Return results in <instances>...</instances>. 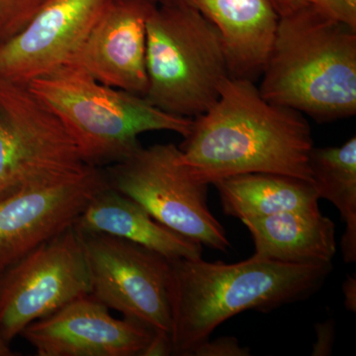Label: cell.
Wrapping results in <instances>:
<instances>
[{"mask_svg": "<svg viewBox=\"0 0 356 356\" xmlns=\"http://www.w3.org/2000/svg\"><path fill=\"white\" fill-rule=\"evenodd\" d=\"M184 139L181 163L204 184L254 172L313 182L309 156L314 140L305 115L267 102L250 79L229 77L213 106L193 118Z\"/></svg>", "mask_w": 356, "mask_h": 356, "instance_id": "obj_1", "label": "cell"}, {"mask_svg": "<svg viewBox=\"0 0 356 356\" xmlns=\"http://www.w3.org/2000/svg\"><path fill=\"white\" fill-rule=\"evenodd\" d=\"M170 261L172 355L191 356L229 318L305 300L324 285L331 264H284L252 255L227 264L202 257Z\"/></svg>", "mask_w": 356, "mask_h": 356, "instance_id": "obj_2", "label": "cell"}, {"mask_svg": "<svg viewBox=\"0 0 356 356\" xmlns=\"http://www.w3.org/2000/svg\"><path fill=\"white\" fill-rule=\"evenodd\" d=\"M267 102L318 122L356 113V30L313 3L280 16L261 72Z\"/></svg>", "mask_w": 356, "mask_h": 356, "instance_id": "obj_3", "label": "cell"}, {"mask_svg": "<svg viewBox=\"0 0 356 356\" xmlns=\"http://www.w3.org/2000/svg\"><path fill=\"white\" fill-rule=\"evenodd\" d=\"M27 86L62 122L84 163L95 168L128 158L142 147L143 133L170 131L185 138L193 121L166 113L144 96L99 83L72 64Z\"/></svg>", "mask_w": 356, "mask_h": 356, "instance_id": "obj_4", "label": "cell"}, {"mask_svg": "<svg viewBox=\"0 0 356 356\" xmlns=\"http://www.w3.org/2000/svg\"><path fill=\"white\" fill-rule=\"evenodd\" d=\"M145 98L166 113L195 118L232 77L221 33L198 11L161 6L147 23Z\"/></svg>", "mask_w": 356, "mask_h": 356, "instance_id": "obj_5", "label": "cell"}, {"mask_svg": "<svg viewBox=\"0 0 356 356\" xmlns=\"http://www.w3.org/2000/svg\"><path fill=\"white\" fill-rule=\"evenodd\" d=\"M175 144L140 147L105 170L110 187L140 204L154 220L179 235L228 252L226 231L207 204L209 185L181 163Z\"/></svg>", "mask_w": 356, "mask_h": 356, "instance_id": "obj_6", "label": "cell"}, {"mask_svg": "<svg viewBox=\"0 0 356 356\" xmlns=\"http://www.w3.org/2000/svg\"><path fill=\"white\" fill-rule=\"evenodd\" d=\"M88 166L50 107L27 84L0 77V198Z\"/></svg>", "mask_w": 356, "mask_h": 356, "instance_id": "obj_7", "label": "cell"}, {"mask_svg": "<svg viewBox=\"0 0 356 356\" xmlns=\"http://www.w3.org/2000/svg\"><path fill=\"white\" fill-rule=\"evenodd\" d=\"M90 292L83 240L72 225L0 273V332L10 343L32 323Z\"/></svg>", "mask_w": 356, "mask_h": 356, "instance_id": "obj_8", "label": "cell"}, {"mask_svg": "<svg viewBox=\"0 0 356 356\" xmlns=\"http://www.w3.org/2000/svg\"><path fill=\"white\" fill-rule=\"evenodd\" d=\"M79 235L90 273L91 296L125 318L170 334V259L117 236Z\"/></svg>", "mask_w": 356, "mask_h": 356, "instance_id": "obj_9", "label": "cell"}, {"mask_svg": "<svg viewBox=\"0 0 356 356\" xmlns=\"http://www.w3.org/2000/svg\"><path fill=\"white\" fill-rule=\"evenodd\" d=\"M108 185L105 170L88 165L72 177L0 198V273L72 226Z\"/></svg>", "mask_w": 356, "mask_h": 356, "instance_id": "obj_10", "label": "cell"}, {"mask_svg": "<svg viewBox=\"0 0 356 356\" xmlns=\"http://www.w3.org/2000/svg\"><path fill=\"white\" fill-rule=\"evenodd\" d=\"M106 0H44L27 25L0 44V77L27 84L70 64Z\"/></svg>", "mask_w": 356, "mask_h": 356, "instance_id": "obj_11", "label": "cell"}, {"mask_svg": "<svg viewBox=\"0 0 356 356\" xmlns=\"http://www.w3.org/2000/svg\"><path fill=\"white\" fill-rule=\"evenodd\" d=\"M91 295L67 304L21 332L38 356H140L154 330L114 318Z\"/></svg>", "mask_w": 356, "mask_h": 356, "instance_id": "obj_12", "label": "cell"}, {"mask_svg": "<svg viewBox=\"0 0 356 356\" xmlns=\"http://www.w3.org/2000/svg\"><path fill=\"white\" fill-rule=\"evenodd\" d=\"M159 6L158 0H106L70 64L99 83L146 95L147 23Z\"/></svg>", "mask_w": 356, "mask_h": 356, "instance_id": "obj_13", "label": "cell"}, {"mask_svg": "<svg viewBox=\"0 0 356 356\" xmlns=\"http://www.w3.org/2000/svg\"><path fill=\"white\" fill-rule=\"evenodd\" d=\"M186 6L216 26L232 77L257 81L266 65L280 16L269 0H158Z\"/></svg>", "mask_w": 356, "mask_h": 356, "instance_id": "obj_14", "label": "cell"}, {"mask_svg": "<svg viewBox=\"0 0 356 356\" xmlns=\"http://www.w3.org/2000/svg\"><path fill=\"white\" fill-rule=\"evenodd\" d=\"M74 227L81 234H105L138 243L170 261L202 257L201 243L163 226L140 204L109 185L91 198Z\"/></svg>", "mask_w": 356, "mask_h": 356, "instance_id": "obj_15", "label": "cell"}, {"mask_svg": "<svg viewBox=\"0 0 356 356\" xmlns=\"http://www.w3.org/2000/svg\"><path fill=\"white\" fill-rule=\"evenodd\" d=\"M255 257L284 264H331L337 252L336 226L320 208L243 219Z\"/></svg>", "mask_w": 356, "mask_h": 356, "instance_id": "obj_16", "label": "cell"}, {"mask_svg": "<svg viewBox=\"0 0 356 356\" xmlns=\"http://www.w3.org/2000/svg\"><path fill=\"white\" fill-rule=\"evenodd\" d=\"M222 211L240 219H259L287 211L316 209L313 182L277 173H243L215 182Z\"/></svg>", "mask_w": 356, "mask_h": 356, "instance_id": "obj_17", "label": "cell"}, {"mask_svg": "<svg viewBox=\"0 0 356 356\" xmlns=\"http://www.w3.org/2000/svg\"><path fill=\"white\" fill-rule=\"evenodd\" d=\"M309 168L318 197L327 199L341 213L346 229L341 254L346 264L356 261V137L339 147H315Z\"/></svg>", "mask_w": 356, "mask_h": 356, "instance_id": "obj_18", "label": "cell"}, {"mask_svg": "<svg viewBox=\"0 0 356 356\" xmlns=\"http://www.w3.org/2000/svg\"><path fill=\"white\" fill-rule=\"evenodd\" d=\"M44 0H0V44L29 23Z\"/></svg>", "mask_w": 356, "mask_h": 356, "instance_id": "obj_19", "label": "cell"}, {"mask_svg": "<svg viewBox=\"0 0 356 356\" xmlns=\"http://www.w3.org/2000/svg\"><path fill=\"white\" fill-rule=\"evenodd\" d=\"M312 3L332 19L356 30V0H313Z\"/></svg>", "mask_w": 356, "mask_h": 356, "instance_id": "obj_20", "label": "cell"}, {"mask_svg": "<svg viewBox=\"0 0 356 356\" xmlns=\"http://www.w3.org/2000/svg\"><path fill=\"white\" fill-rule=\"evenodd\" d=\"M248 348H243L234 337H222L206 341L195 348L191 356H248Z\"/></svg>", "mask_w": 356, "mask_h": 356, "instance_id": "obj_21", "label": "cell"}, {"mask_svg": "<svg viewBox=\"0 0 356 356\" xmlns=\"http://www.w3.org/2000/svg\"><path fill=\"white\" fill-rule=\"evenodd\" d=\"M316 332H317V343L314 346L312 355H331L334 341V321L330 320L323 324L316 325Z\"/></svg>", "mask_w": 356, "mask_h": 356, "instance_id": "obj_22", "label": "cell"}, {"mask_svg": "<svg viewBox=\"0 0 356 356\" xmlns=\"http://www.w3.org/2000/svg\"><path fill=\"white\" fill-rule=\"evenodd\" d=\"M172 355L170 334L163 331H154L151 341L140 356H166Z\"/></svg>", "mask_w": 356, "mask_h": 356, "instance_id": "obj_23", "label": "cell"}, {"mask_svg": "<svg viewBox=\"0 0 356 356\" xmlns=\"http://www.w3.org/2000/svg\"><path fill=\"white\" fill-rule=\"evenodd\" d=\"M313 0H269L278 16H284L294 13L301 7L308 6Z\"/></svg>", "mask_w": 356, "mask_h": 356, "instance_id": "obj_24", "label": "cell"}, {"mask_svg": "<svg viewBox=\"0 0 356 356\" xmlns=\"http://www.w3.org/2000/svg\"><path fill=\"white\" fill-rule=\"evenodd\" d=\"M344 306L348 311H356V280L353 276H348L343 285Z\"/></svg>", "mask_w": 356, "mask_h": 356, "instance_id": "obj_25", "label": "cell"}, {"mask_svg": "<svg viewBox=\"0 0 356 356\" xmlns=\"http://www.w3.org/2000/svg\"><path fill=\"white\" fill-rule=\"evenodd\" d=\"M14 355L13 351L11 350L9 343L6 341V339L2 337L0 332V356H13Z\"/></svg>", "mask_w": 356, "mask_h": 356, "instance_id": "obj_26", "label": "cell"}]
</instances>
